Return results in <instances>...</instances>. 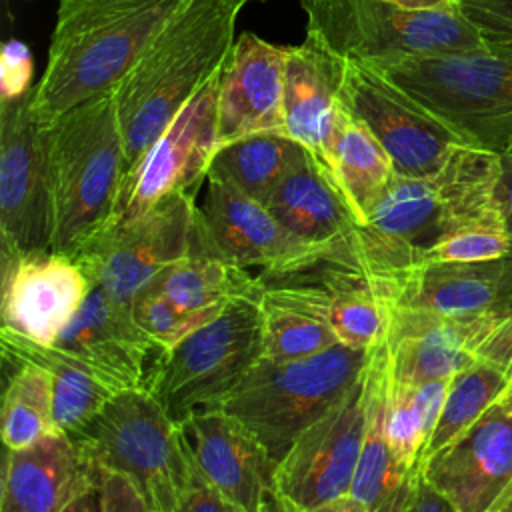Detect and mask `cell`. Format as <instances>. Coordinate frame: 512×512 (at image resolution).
I'll use <instances>...</instances> for the list:
<instances>
[{"label": "cell", "instance_id": "cell-1", "mask_svg": "<svg viewBox=\"0 0 512 512\" xmlns=\"http://www.w3.org/2000/svg\"><path fill=\"white\" fill-rule=\"evenodd\" d=\"M238 12L228 0H186L112 88L128 168L222 66Z\"/></svg>", "mask_w": 512, "mask_h": 512}, {"label": "cell", "instance_id": "cell-2", "mask_svg": "<svg viewBox=\"0 0 512 512\" xmlns=\"http://www.w3.org/2000/svg\"><path fill=\"white\" fill-rule=\"evenodd\" d=\"M186 0H58L34 112L50 122L110 92Z\"/></svg>", "mask_w": 512, "mask_h": 512}, {"label": "cell", "instance_id": "cell-3", "mask_svg": "<svg viewBox=\"0 0 512 512\" xmlns=\"http://www.w3.org/2000/svg\"><path fill=\"white\" fill-rule=\"evenodd\" d=\"M54 190L52 252L74 256L114 212L126 174L112 90L44 124Z\"/></svg>", "mask_w": 512, "mask_h": 512}, {"label": "cell", "instance_id": "cell-4", "mask_svg": "<svg viewBox=\"0 0 512 512\" xmlns=\"http://www.w3.org/2000/svg\"><path fill=\"white\" fill-rule=\"evenodd\" d=\"M378 70L466 144L504 154L512 138V44L412 56Z\"/></svg>", "mask_w": 512, "mask_h": 512}, {"label": "cell", "instance_id": "cell-5", "mask_svg": "<svg viewBox=\"0 0 512 512\" xmlns=\"http://www.w3.org/2000/svg\"><path fill=\"white\" fill-rule=\"evenodd\" d=\"M68 436L96 472L126 476L154 512H174L196 470L182 424L148 388L116 394Z\"/></svg>", "mask_w": 512, "mask_h": 512}, {"label": "cell", "instance_id": "cell-6", "mask_svg": "<svg viewBox=\"0 0 512 512\" xmlns=\"http://www.w3.org/2000/svg\"><path fill=\"white\" fill-rule=\"evenodd\" d=\"M372 350L334 344L300 360H260L232 392L206 410H222L240 420L280 462L296 438L362 376Z\"/></svg>", "mask_w": 512, "mask_h": 512}, {"label": "cell", "instance_id": "cell-7", "mask_svg": "<svg viewBox=\"0 0 512 512\" xmlns=\"http://www.w3.org/2000/svg\"><path fill=\"white\" fill-rule=\"evenodd\" d=\"M500 154L460 144L432 176L394 174L364 226L422 254L440 238L500 208Z\"/></svg>", "mask_w": 512, "mask_h": 512}, {"label": "cell", "instance_id": "cell-8", "mask_svg": "<svg viewBox=\"0 0 512 512\" xmlns=\"http://www.w3.org/2000/svg\"><path fill=\"white\" fill-rule=\"evenodd\" d=\"M306 34L344 60L386 68L412 56L476 50L486 40L458 10H408L386 0H300Z\"/></svg>", "mask_w": 512, "mask_h": 512}, {"label": "cell", "instance_id": "cell-9", "mask_svg": "<svg viewBox=\"0 0 512 512\" xmlns=\"http://www.w3.org/2000/svg\"><path fill=\"white\" fill-rule=\"evenodd\" d=\"M262 358L260 296L240 298L160 352L146 388L180 424L232 392Z\"/></svg>", "mask_w": 512, "mask_h": 512}, {"label": "cell", "instance_id": "cell-10", "mask_svg": "<svg viewBox=\"0 0 512 512\" xmlns=\"http://www.w3.org/2000/svg\"><path fill=\"white\" fill-rule=\"evenodd\" d=\"M54 190L44 122L34 86L4 94L0 104V254L2 262L52 252Z\"/></svg>", "mask_w": 512, "mask_h": 512}, {"label": "cell", "instance_id": "cell-11", "mask_svg": "<svg viewBox=\"0 0 512 512\" xmlns=\"http://www.w3.org/2000/svg\"><path fill=\"white\" fill-rule=\"evenodd\" d=\"M196 212L192 192L168 196L138 218L106 224L74 258L92 286L130 306L154 276L190 252Z\"/></svg>", "mask_w": 512, "mask_h": 512}, {"label": "cell", "instance_id": "cell-12", "mask_svg": "<svg viewBox=\"0 0 512 512\" xmlns=\"http://www.w3.org/2000/svg\"><path fill=\"white\" fill-rule=\"evenodd\" d=\"M220 68L172 118L140 160L128 168L108 224L138 218L168 196L194 194L206 180L212 156L220 146Z\"/></svg>", "mask_w": 512, "mask_h": 512}, {"label": "cell", "instance_id": "cell-13", "mask_svg": "<svg viewBox=\"0 0 512 512\" xmlns=\"http://www.w3.org/2000/svg\"><path fill=\"white\" fill-rule=\"evenodd\" d=\"M340 102L382 144L398 176H432L466 144L370 64L344 60Z\"/></svg>", "mask_w": 512, "mask_h": 512}, {"label": "cell", "instance_id": "cell-14", "mask_svg": "<svg viewBox=\"0 0 512 512\" xmlns=\"http://www.w3.org/2000/svg\"><path fill=\"white\" fill-rule=\"evenodd\" d=\"M370 404V362L348 392L290 446L278 464V484L294 512L350 494Z\"/></svg>", "mask_w": 512, "mask_h": 512}, {"label": "cell", "instance_id": "cell-15", "mask_svg": "<svg viewBox=\"0 0 512 512\" xmlns=\"http://www.w3.org/2000/svg\"><path fill=\"white\" fill-rule=\"evenodd\" d=\"M202 474L246 512H294L278 484V460L240 420L198 410L180 422Z\"/></svg>", "mask_w": 512, "mask_h": 512}, {"label": "cell", "instance_id": "cell-16", "mask_svg": "<svg viewBox=\"0 0 512 512\" xmlns=\"http://www.w3.org/2000/svg\"><path fill=\"white\" fill-rule=\"evenodd\" d=\"M422 476L458 512H490L512 484V404L498 398L422 462Z\"/></svg>", "mask_w": 512, "mask_h": 512}, {"label": "cell", "instance_id": "cell-17", "mask_svg": "<svg viewBox=\"0 0 512 512\" xmlns=\"http://www.w3.org/2000/svg\"><path fill=\"white\" fill-rule=\"evenodd\" d=\"M208 194L200 208L216 248L244 268L286 274L328 260L334 246H314L288 232L266 208L228 182L206 176Z\"/></svg>", "mask_w": 512, "mask_h": 512}, {"label": "cell", "instance_id": "cell-18", "mask_svg": "<svg viewBox=\"0 0 512 512\" xmlns=\"http://www.w3.org/2000/svg\"><path fill=\"white\" fill-rule=\"evenodd\" d=\"M506 312L448 316L396 306L384 340L390 380L422 384L452 378L478 360V346Z\"/></svg>", "mask_w": 512, "mask_h": 512}, {"label": "cell", "instance_id": "cell-19", "mask_svg": "<svg viewBox=\"0 0 512 512\" xmlns=\"http://www.w3.org/2000/svg\"><path fill=\"white\" fill-rule=\"evenodd\" d=\"M92 284L74 256L40 252L2 262L4 328L54 344L82 308Z\"/></svg>", "mask_w": 512, "mask_h": 512}, {"label": "cell", "instance_id": "cell-20", "mask_svg": "<svg viewBox=\"0 0 512 512\" xmlns=\"http://www.w3.org/2000/svg\"><path fill=\"white\" fill-rule=\"evenodd\" d=\"M286 52L288 46H276L252 32L234 40L220 68V144L258 132H284Z\"/></svg>", "mask_w": 512, "mask_h": 512}, {"label": "cell", "instance_id": "cell-21", "mask_svg": "<svg viewBox=\"0 0 512 512\" xmlns=\"http://www.w3.org/2000/svg\"><path fill=\"white\" fill-rule=\"evenodd\" d=\"M54 346L94 368L116 392L146 388L150 352H160L140 330L126 304L92 286L82 308Z\"/></svg>", "mask_w": 512, "mask_h": 512}, {"label": "cell", "instance_id": "cell-22", "mask_svg": "<svg viewBox=\"0 0 512 512\" xmlns=\"http://www.w3.org/2000/svg\"><path fill=\"white\" fill-rule=\"evenodd\" d=\"M386 278L396 306L448 316L510 310L512 258L486 262H420Z\"/></svg>", "mask_w": 512, "mask_h": 512}, {"label": "cell", "instance_id": "cell-23", "mask_svg": "<svg viewBox=\"0 0 512 512\" xmlns=\"http://www.w3.org/2000/svg\"><path fill=\"white\" fill-rule=\"evenodd\" d=\"M100 474L82 458L74 440L56 432L8 448L0 484V512H64Z\"/></svg>", "mask_w": 512, "mask_h": 512}, {"label": "cell", "instance_id": "cell-24", "mask_svg": "<svg viewBox=\"0 0 512 512\" xmlns=\"http://www.w3.org/2000/svg\"><path fill=\"white\" fill-rule=\"evenodd\" d=\"M344 58L320 38L306 34L298 46H288L284 68V132L310 150L322 164L344 106L340 90Z\"/></svg>", "mask_w": 512, "mask_h": 512}, {"label": "cell", "instance_id": "cell-25", "mask_svg": "<svg viewBox=\"0 0 512 512\" xmlns=\"http://www.w3.org/2000/svg\"><path fill=\"white\" fill-rule=\"evenodd\" d=\"M266 208L288 232L314 246H334L362 226L326 164L310 152L280 180Z\"/></svg>", "mask_w": 512, "mask_h": 512}, {"label": "cell", "instance_id": "cell-26", "mask_svg": "<svg viewBox=\"0 0 512 512\" xmlns=\"http://www.w3.org/2000/svg\"><path fill=\"white\" fill-rule=\"evenodd\" d=\"M144 288L168 296L186 310L218 314L240 298L260 296L264 286L260 276H252L248 268L238 266L216 248L198 208L190 252Z\"/></svg>", "mask_w": 512, "mask_h": 512}, {"label": "cell", "instance_id": "cell-27", "mask_svg": "<svg viewBox=\"0 0 512 512\" xmlns=\"http://www.w3.org/2000/svg\"><path fill=\"white\" fill-rule=\"evenodd\" d=\"M386 390L388 358L382 342L372 350L370 358L368 424L350 490L368 512H404L422 478V468L408 470L390 448L386 436Z\"/></svg>", "mask_w": 512, "mask_h": 512}, {"label": "cell", "instance_id": "cell-28", "mask_svg": "<svg viewBox=\"0 0 512 512\" xmlns=\"http://www.w3.org/2000/svg\"><path fill=\"white\" fill-rule=\"evenodd\" d=\"M6 362H34L48 370L54 392V418L64 434L84 428L120 392L80 358L54 344H38L8 328L0 330Z\"/></svg>", "mask_w": 512, "mask_h": 512}, {"label": "cell", "instance_id": "cell-29", "mask_svg": "<svg viewBox=\"0 0 512 512\" xmlns=\"http://www.w3.org/2000/svg\"><path fill=\"white\" fill-rule=\"evenodd\" d=\"M260 280L264 286L260 294L262 360H300L338 344L306 284L266 274Z\"/></svg>", "mask_w": 512, "mask_h": 512}, {"label": "cell", "instance_id": "cell-30", "mask_svg": "<svg viewBox=\"0 0 512 512\" xmlns=\"http://www.w3.org/2000/svg\"><path fill=\"white\" fill-rule=\"evenodd\" d=\"M326 168L364 226L394 178V166L374 134L344 108L332 136Z\"/></svg>", "mask_w": 512, "mask_h": 512}, {"label": "cell", "instance_id": "cell-31", "mask_svg": "<svg viewBox=\"0 0 512 512\" xmlns=\"http://www.w3.org/2000/svg\"><path fill=\"white\" fill-rule=\"evenodd\" d=\"M310 150L284 132H258L220 144L208 176H216L246 196L266 204L280 180Z\"/></svg>", "mask_w": 512, "mask_h": 512}, {"label": "cell", "instance_id": "cell-32", "mask_svg": "<svg viewBox=\"0 0 512 512\" xmlns=\"http://www.w3.org/2000/svg\"><path fill=\"white\" fill-rule=\"evenodd\" d=\"M450 378L422 384H400L388 376L386 436L398 462L408 470L422 468V456L436 428Z\"/></svg>", "mask_w": 512, "mask_h": 512}, {"label": "cell", "instance_id": "cell-33", "mask_svg": "<svg viewBox=\"0 0 512 512\" xmlns=\"http://www.w3.org/2000/svg\"><path fill=\"white\" fill-rule=\"evenodd\" d=\"M2 402V440L6 448H24L62 432L54 418L52 378L34 362H16Z\"/></svg>", "mask_w": 512, "mask_h": 512}, {"label": "cell", "instance_id": "cell-34", "mask_svg": "<svg viewBox=\"0 0 512 512\" xmlns=\"http://www.w3.org/2000/svg\"><path fill=\"white\" fill-rule=\"evenodd\" d=\"M510 380V376L484 360H476L468 368L454 374L450 378L442 412L428 440L422 462L470 428L504 394Z\"/></svg>", "mask_w": 512, "mask_h": 512}, {"label": "cell", "instance_id": "cell-35", "mask_svg": "<svg viewBox=\"0 0 512 512\" xmlns=\"http://www.w3.org/2000/svg\"><path fill=\"white\" fill-rule=\"evenodd\" d=\"M510 232L502 210L440 238L420 254V262H486L508 256Z\"/></svg>", "mask_w": 512, "mask_h": 512}, {"label": "cell", "instance_id": "cell-36", "mask_svg": "<svg viewBox=\"0 0 512 512\" xmlns=\"http://www.w3.org/2000/svg\"><path fill=\"white\" fill-rule=\"evenodd\" d=\"M130 310L140 330L156 344L160 352L174 348L188 334L216 316L212 312L186 310L168 296L150 288H142L134 296Z\"/></svg>", "mask_w": 512, "mask_h": 512}, {"label": "cell", "instance_id": "cell-37", "mask_svg": "<svg viewBox=\"0 0 512 512\" xmlns=\"http://www.w3.org/2000/svg\"><path fill=\"white\" fill-rule=\"evenodd\" d=\"M454 4L486 42L512 44V0H456Z\"/></svg>", "mask_w": 512, "mask_h": 512}, {"label": "cell", "instance_id": "cell-38", "mask_svg": "<svg viewBox=\"0 0 512 512\" xmlns=\"http://www.w3.org/2000/svg\"><path fill=\"white\" fill-rule=\"evenodd\" d=\"M174 512H246L224 496L196 466L194 476L182 492Z\"/></svg>", "mask_w": 512, "mask_h": 512}, {"label": "cell", "instance_id": "cell-39", "mask_svg": "<svg viewBox=\"0 0 512 512\" xmlns=\"http://www.w3.org/2000/svg\"><path fill=\"white\" fill-rule=\"evenodd\" d=\"M102 512H154L136 486L122 474L98 472Z\"/></svg>", "mask_w": 512, "mask_h": 512}, {"label": "cell", "instance_id": "cell-40", "mask_svg": "<svg viewBox=\"0 0 512 512\" xmlns=\"http://www.w3.org/2000/svg\"><path fill=\"white\" fill-rule=\"evenodd\" d=\"M476 358L496 366L512 378V310H508L486 340L478 346Z\"/></svg>", "mask_w": 512, "mask_h": 512}, {"label": "cell", "instance_id": "cell-41", "mask_svg": "<svg viewBox=\"0 0 512 512\" xmlns=\"http://www.w3.org/2000/svg\"><path fill=\"white\" fill-rule=\"evenodd\" d=\"M404 512H458V510L450 504L448 498H444L422 476L420 484H418V490H416L414 498L410 500V504Z\"/></svg>", "mask_w": 512, "mask_h": 512}, {"label": "cell", "instance_id": "cell-42", "mask_svg": "<svg viewBox=\"0 0 512 512\" xmlns=\"http://www.w3.org/2000/svg\"><path fill=\"white\" fill-rule=\"evenodd\" d=\"M498 198H500V204H502V210H504V216L508 222V232H510L508 256L512 258V166H508V164H504V174H502V180L498 186Z\"/></svg>", "mask_w": 512, "mask_h": 512}, {"label": "cell", "instance_id": "cell-43", "mask_svg": "<svg viewBox=\"0 0 512 512\" xmlns=\"http://www.w3.org/2000/svg\"><path fill=\"white\" fill-rule=\"evenodd\" d=\"M64 512H102V494H100V480L84 494H80Z\"/></svg>", "mask_w": 512, "mask_h": 512}, {"label": "cell", "instance_id": "cell-44", "mask_svg": "<svg viewBox=\"0 0 512 512\" xmlns=\"http://www.w3.org/2000/svg\"><path fill=\"white\" fill-rule=\"evenodd\" d=\"M306 512H368V508L356 496L346 494V496L324 502V504H320L312 510H306Z\"/></svg>", "mask_w": 512, "mask_h": 512}, {"label": "cell", "instance_id": "cell-45", "mask_svg": "<svg viewBox=\"0 0 512 512\" xmlns=\"http://www.w3.org/2000/svg\"><path fill=\"white\" fill-rule=\"evenodd\" d=\"M396 6L408 8V10H430V8H448L454 2L452 0H386Z\"/></svg>", "mask_w": 512, "mask_h": 512}, {"label": "cell", "instance_id": "cell-46", "mask_svg": "<svg viewBox=\"0 0 512 512\" xmlns=\"http://www.w3.org/2000/svg\"><path fill=\"white\" fill-rule=\"evenodd\" d=\"M490 512H512V484L506 488V492Z\"/></svg>", "mask_w": 512, "mask_h": 512}, {"label": "cell", "instance_id": "cell-47", "mask_svg": "<svg viewBox=\"0 0 512 512\" xmlns=\"http://www.w3.org/2000/svg\"><path fill=\"white\" fill-rule=\"evenodd\" d=\"M502 160H504V164L512 166V138H510V142H508V146H506V150L502 154Z\"/></svg>", "mask_w": 512, "mask_h": 512}, {"label": "cell", "instance_id": "cell-48", "mask_svg": "<svg viewBox=\"0 0 512 512\" xmlns=\"http://www.w3.org/2000/svg\"><path fill=\"white\" fill-rule=\"evenodd\" d=\"M502 400H506V402H510L512 404V380H510V384H508V388L504 390V394L500 396Z\"/></svg>", "mask_w": 512, "mask_h": 512}, {"label": "cell", "instance_id": "cell-49", "mask_svg": "<svg viewBox=\"0 0 512 512\" xmlns=\"http://www.w3.org/2000/svg\"><path fill=\"white\" fill-rule=\"evenodd\" d=\"M230 4H234L236 8H242V6H246L248 2H254V0H228ZM258 2H264V0H258Z\"/></svg>", "mask_w": 512, "mask_h": 512}, {"label": "cell", "instance_id": "cell-50", "mask_svg": "<svg viewBox=\"0 0 512 512\" xmlns=\"http://www.w3.org/2000/svg\"><path fill=\"white\" fill-rule=\"evenodd\" d=\"M510 310H512V304H510Z\"/></svg>", "mask_w": 512, "mask_h": 512}, {"label": "cell", "instance_id": "cell-51", "mask_svg": "<svg viewBox=\"0 0 512 512\" xmlns=\"http://www.w3.org/2000/svg\"><path fill=\"white\" fill-rule=\"evenodd\" d=\"M452 2H456V0H452Z\"/></svg>", "mask_w": 512, "mask_h": 512}]
</instances>
